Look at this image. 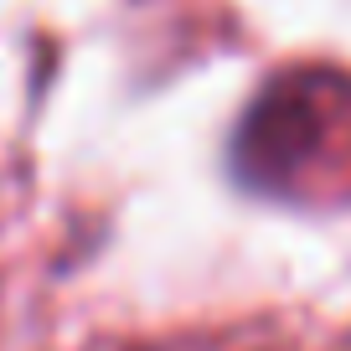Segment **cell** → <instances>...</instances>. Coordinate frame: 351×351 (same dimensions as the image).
I'll return each instance as SVG.
<instances>
[{"label": "cell", "instance_id": "cell-1", "mask_svg": "<svg viewBox=\"0 0 351 351\" xmlns=\"http://www.w3.org/2000/svg\"><path fill=\"white\" fill-rule=\"evenodd\" d=\"M238 171L279 197L336 186L351 171V77L330 67L274 77L238 134Z\"/></svg>", "mask_w": 351, "mask_h": 351}]
</instances>
